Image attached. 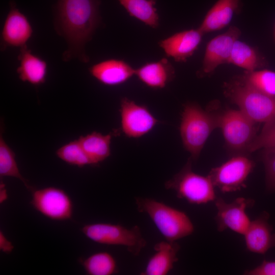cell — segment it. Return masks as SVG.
Instances as JSON below:
<instances>
[{
	"mask_svg": "<svg viewBox=\"0 0 275 275\" xmlns=\"http://www.w3.org/2000/svg\"><path fill=\"white\" fill-rule=\"evenodd\" d=\"M100 4V0H58L55 9L57 31L68 46L63 54L64 60L75 58L89 62L84 48L101 22Z\"/></svg>",
	"mask_w": 275,
	"mask_h": 275,
	"instance_id": "cell-1",
	"label": "cell"
},
{
	"mask_svg": "<svg viewBox=\"0 0 275 275\" xmlns=\"http://www.w3.org/2000/svg\"><path fill=\"white\" fill-rule=\"evenodd\" d=\"M218 111L204 109L193 102L184 105L180 133L185 149L197 160L211 132L218 128Z\"/></svg>",
	"mask_w": 275,
	"mask_h": 275,
	"instance_id": "cell-2",
	"label": "cell"
},
{
	"mask_svg": "<svg viewBox=\"0 0 275 275\" xmlns=\"http://www.w3.org/2000/svg\"><path fill=\"white\" fill-rule=\"evenodd\" d=\"M139 212L146 214L166 240L177 241L191 235L194 225L183 211L150 198L135 197Z\"/></svg>",
	"mask_w": 275,
	"mask_h": 275,
	"instance_id": "cell-3",
	"label": "cell"
},
{
	"mask_svg": "<svg viewBox=\"0 0 275 275\" xmlns=\"http://www.w3.org/2000/svg\"><path fill=\"white\" fill-rule=\"evenodd\" d=\"M224 93L254 122L265 123L275 119V96L253 88L237 76L224 84Z\"/></svg>",
	"mask_w": 275,
	"mask_h": 275,
	"instance_id": "cell-4",
	"label": "cell"
},
{
	"mask_svg": "<svg viewBox=\"0 0 275 275\" xmlns=\"http://www.w3.org/2000/svg\"><path fill=\"white\" fill-rule=\"evenodd\" d=\"M81 232L90 240L101 244L122 246L138 256L147 244L140 228H128L118 224L97 223L85 225Z\"/></svg>",
	"mask_w": 275,
	"mask_h": 275,
	"instance_id": "cell-5",
	"label": "cell"
},
{
	"mask_svg": "<svg viewBox=\"0 0 275 275\" xmlns=\"http://www.w3.org/2000/svg\"><path fill=\"white\" fill-rule=\"evenodd\" d=\"M191 160L189 158L182 169L165 182V188L175 191L178 198L190 204L200 205L214 201L216 198L214 185L208 176L193 171Z\"/></svg>",
	"mask_w": 275,
	"mask_h": 275,
	"instance_id": "cell-6",
	"label": "cell"
},
{
	"mask_svg": "<svg viewBox=\"0 0 275 275\" xmlns=\"http://www.w3.org/2000/svg\"><path fill=\"white\" fill-rule=\"evenodd\" d=\"M257 124L239 109L230 108L219 112L218 128L228 149L234 155L249 153V148L257 135Z\"/></svg>",
	"mask_w": 275,
	"mask_h": 275,
	"instance_id": "cell-7",
	"label": "cell"
},
{
	"mask_svg": "<svg viewBox=\"0 0 275 275\" xmlns=\"http://www.w3.org/2000/svg\"><path fill=\"white\" fill-rule=\"evenodd\" d=\"M255 166L246 154L235 155L211 170L208 177L214 186L224 193L236 191L246 186L245 181Z\"/></svg>",
	"mask_w": 275,
	"mask_h": 275,
	"instance_id": "cell-8",
	"label": "cell"
},
{
	"mask_svg": "<svg viewBox=\"0 0 275 275\" xmlns=\"http://www.w3.org/2000/svg\"><path fill=\"white\" fill-rule=\"evenodd\" d=\"M31 204L44 216L54 221L70 219L73 214V203L62 189L49 186L34 190Z\"/></svg>",
	"mask_w": 275,
	"mask_h": 275,
	"instance_id": "cell-9",
	"label": "cell"
},
{
	"mask_svg": "<svg viewBox=\"0 0 275 275\" xmlns=\"http://www.w3.org/2000/svg\"><path fill=\"white\" fill-rule=\"evenodd\" d=\"M241 32L235 25L230 26L224 33L214 37L207 43L202 65L197 72L199 78L211 75L220 65L229 64L234 42Z\"/></svg>",
	"mask_w": 275,
	"mask_h": 275,
	"instance_id": "cell-10",
	"label": "cell"
},
{
	"mask_svg": "<svg viewBox=\"0 0 275 275\" xmlns=\"http://www.w3.org/2000/svg\"><path fill=\"white\" fill-rule=\"evenodd\" d=\"M121 128L129 138H139L150 132L159 122L145 105L127 97L120 101Z\"/></svg>",
	"mask_w": 275,
	"mask_h": 275,
	"instance_id": "cell-11",
	"label": "cell"
},
{
	"mask_svg": "<svg viewBox=\"0 0 275 275\" xmlns=\"http://www.w3.org/2000/svg\"><path fill=\"white\" fill-rule=\"evenodd\" d=\"M214 201L217 208L215 222L217 230L222 232L229 229L243 235L251 223L246 209L254 203V201L243 197L238 198L231 203H227L220 197Z\"/></svg>",
	"mask_w": 275,
	"mask_h": 275,
	"instance_id": "cell-12",
	"label": "cell"
},
{
	"mask_svg": "<svg viewBox=\"0 0 275 275\" xmlns=\"http://www.w3.org/2000/svg\"><path fill=\"white\" fill-rule=\"evenodd\" d=\"M33 32L27 17L17 8L15 2L11 1L2 31L3 43L7 46L21 48L26 46Z\"/></svg>",
	"mask_w": 275,
	"mask_h": 275,
	"instance_id": "cell-13",
	"label": "cell"
},
{
	"mask_svg": "<svg viewBox=\"0 0 275 275\" xmlns=\"http://www.w3.org/2000/svg\"><path fill=\"white\" fill-rule=\"evenodd\" d=\"M204 35L198 28L184 30L160 40L158 44L168 57L185 62L198 49Z\"/></svg>",
	"mask_w": 275,
	"mask_h": 275,
	"instance_id": "cell-14",
	"label": "cell"
},
{
	"mask_svg": "<svg viewBox=\"0 0 275 275\" xmlns=\"http://www.w3.org/2000/svg\"><path fill=\"white\" fill-rule=\"evenodd\" d=\"M135 69L122 60L110 59L91 66V75L100 83L108 86H118L135 75Z\"/></svg>",
	"mask_w": 275,
	"mask_h": 275,
	"instance_id": "cell-15",
	"label": "cell"
},
{
	"mask_svg": "<svg viewBox=\"0 0 275 275\" xmlns=\"http://www.w3.org/2000/svg\"><path fill=\"white\" fill-rule=\"evenodd\" d=\"M268 214L265 212L255 219L251 221L243 234L246 249L250 252L264 254L275 247V233L268 222Z\"/></svg>",
	"mask_w": 275,
	"mask_h": 275,
	"instance_id": "cell-16",
	"label": "cell"
},
{
	"mask_svg": "<svg viewBox=\"0 0 275 275\" xmlns=\"http://www.w3.org/2000/svg\"><path fill=\"white\" fill-rule=\"evenodd\" d=\"M241 0H217L206 14L198 29L204 34L228 26L234 15L240 12Z\"/></svg>",
	"mask_w": 275,
	"mask_h": 275,
	"instance_id": "cell-17",
	"label": "cell"
},
{
	"mask_svg": "<svg viewBox=\"0 0 275 275\" xmlns=\"http://www.w3.org/2000/svg\"><path fill=\"white\" fill-rule=\"evenodd\" d=\"M154 253L148 260L141 275H167L178 261L180 246L176 241H161L154 246Z\"/></svg>",
	"mask_w": 275,
	"mask_h": 275,
	"instance_id": "cell-18",
	"label": "cell"
},
{
	"mask_svg": "<svg viewBox=\"0 0 275 275\" xmlns=\"http://www.w3.org/2000/svg\"><path fill=\"white\" fill-rule=\"evenodd\" d=\"M135 75L145 85L153 89H161L175 76L174 67L166 58L147 63L135 69Z\"/></svg>",
	"mask_w": 275,
	"mask_h": 275,
	"instance_id": "cell-19",
	"label": "cell"
},
{
	"mask_svg": "<svg viewBox=\"0 0 275 275\" xmlns=\"http://www.w3.org/2000/svg\"><path fill=\"white\" fill-rule=\"evenodd\" d=\"M18 60L19 65L16 72L21 81L34 86H39L45 82L47 64L44 60L33 54L27 46L20 48Z\"/></svg>",
	"mask_w": 275,
	"mask_h": 275,
	"instance_id": "cell-20",
	"label": "cell"
},
{
	"mask_svg": "<svg viewBox=\"0 0 275 275\" xmlns=\"http://www.w3.org/2000/svg\"><path fill=\"white\" fill-rule=\"evenodd\" d=\"M229 64L253 71L265 67L267 62L256 48L238 39L233 44Z\"/></svg>",
	"mask_w": 275,
	"mask_h": 275,
	"instance_id": "cell-21",
	"label": "cell"
},
{
	"mask_svg": "<svg viewBox=\"0 0 275 275\" xmlns=\"http://www.w3.org/2000/svg\"><path fill=\"white\" fill-rule=\"evenodd\" d=\"M112 138L111 133L103 134L93 131L85 135H81L78 141L93 164H97L110 156Z\"/></svg>",
	"mask_w": 275,
	"mask_h": 275,
	"instance_id": "cell-22",
	"label": "cell"
},
{
	"mask_svg": "<svg viewBox=\"0 0 275 275\" xmlns=\"http://www.w3.org/2000/svg\"><path fill=\"white\" fill-rule=\"evenodd\" d=\"M129 15L146 25L156 29L159 17L155 6L156 0H118Z\"/></svg>",
	"mask_w": 275,
	"mask_h": 275,
	"instance_id": "cell-23",
	"label": "cell"
},
{
	"mask_svg": "<svg viewBox=\"0 0 275 275\" xmlns=\"http://www.w3.org/2000/svg\"><path fill=\"white\" fill-rule=\"evenodd\" d=\"M81 263L89 275H112L118 271L115 258L107 252L94 253L81 260Z\"/></svg>",
	"mask_w": 275,
	"mask_h": 275,
	"instance_id": "cell-24",
	"label": "cell"
},
{
	"mask_svg": "<svg viewBox=\"0 0 275 275\" xmlns=\"http://www.w3.org/2000/svg\"><path fill=\"white\" fill-rule=\"evenodd\" d=\"M237 77L242 81L265 94L275 96V72L268 69L244 71Z\"/></svg>",
	"mask_w": 275,
	"mask_h": 275,
	"instance_id": "cell-25",
	"label": "cell"
},
{
	"mask_svg": "<svg viewBox=\"0 0 275 275\" xmlns=\"http://www.w3.org/2000/svg\"><path fill=\"white\" fill-rule=\"evenodd\" d=\"M56 155L62 160L70 165L78 167L93 165L78 140L71 141L61 147L57 150Z\"/></svg>",
	"mask_w": 275,
	"mask_h": 275,
	"instance_id": "cell-26",
	"label": "cell"
},
{
	"mask_svg": "<svg viewBox=\"0 0 275 275\" xmlns=\"http://www.w3.org/2000/svg\"><path fill=\"white\" fill-rule=\"evenodd\" d=\"M0 176L12 177L20 180L27 188L29 186L18 169L15 153L4 140L0 137Z\"/></svg>",
	"mask_w": 275,
	"mask_h": 275,
	"instance_id": "cell-27",
	"label": "cell"
},
{
	"mask_svg": "<svg viewBox=\"0 0 275 275\" xmlns=\"http://www.w3.org/2000/svg\"><path fill=\"white\" fill-rule=\"evenodd\" d=\"M269 147H275V119L264 123L260 133L250 145L248 153Z\"/></svg>",
	"mask_w": 275,
	"mask_h": 275,
	"instance_id": "cell-28",
	"label": "cell"
},
{
	"mask_svg": "<svg viewBox=\"0 0 275 275\" xmlns=\"http://www.w3.org/2000/svg\"><path fill=\"white\" fill-rule=\"evenodd\" d=\"M260 158L264 164L266 188L269 191H275V147L261 149Z\"/></svg>",
	"mask_w": 275,
	"mask_h": 275,
	"instance_id": "cell-29",
	"label": "cell"
},
{
	"mask_svg": "<svg viewBox=\"0 0 275 275\" xmlns=\"http://www.w3.org/2000/svg\"><path fill=\"white\" fill-rule=\"evenodd\" d=\"M246 275H275V261L264 260L256 267L246 270Z\"/></svg>",
	"mask_w": 275,
	"mask_h": 275,
	"instance_id": "cell-30",
	"label": "cell"
},
{
	"mask_svg": "<svg viewBox=\"0 0 275 275\" xmlns=\"http://www.w3.org/2000/svg\"><path fill=\"white\" fill-rule=\"evenodd\" d=\"M14 248L12 242L7 239L2 231H0V250L4 253H11Z\"/></svg>",
	"mask_w": 275,
	"mask_h": 275,
	"instance_id": "cell-31",
	"label": "cell"
},
{
	"mask_svg": "<svg viewBox=\"0 0 275 275\" xmlns=\"http://www.w3.org/2000/svg\"><path fill=\"white\" fill-rule=\"evenodd\" d=\"M7 198L8 194L5 188V185L3 182H1L0 184V203H3L7 199Z\"/></svg>",
	"mask_w": 275,
	"mask_h": 275,
	"instance_id": "cell-32",
	"label": "cell"
},
{
	"mask_svg": "<svg viewBox=\"0 0 275 275\" xmlns=\"http://www.w3.org/2000/svg\"><path fill=\"white\" fill-rule=\"evenodd\" d=\"M274 35H275V30H274Z\"/></svg>",
	"mask_w": 275,
	"mask_h": 275,
	"instance_id": "cell-33",
	"label": "cell"
}]
</instances>
